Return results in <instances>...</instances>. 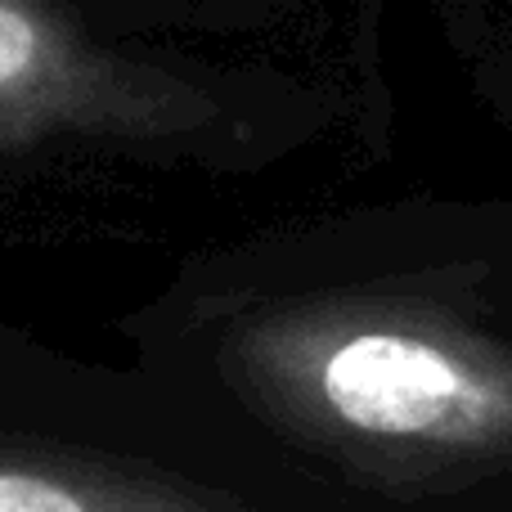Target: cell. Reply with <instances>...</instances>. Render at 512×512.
<instances>
[{
  "mask_svg": "<svg viewBox=\"0 0 512 512\" xmlns=\"http://www.w3.org/2000/svg\"><path fill=\"white\" fill-rule=\"evenodd\" d=\"M225 378L265 423L391 495L512 472V346L414 292H324L239 319Z\"/></svg>",
  "mask_w": 512,
  "mask_h": 512,
  "instance_id": "cell-1",
  "label": "cell"
},
{
  "mask_svg": "<svg viewBox=\"0 0 512 512\" xmlns=\"http://www.w3.org/2000/svg\"><path fill=\"white\" fill-rule=\"evenodd\" d=\"M0 512H243L225 495L99 454L0 436Z\"/></svg>",
  "mask_w": 512,
  "mask_h": 512,
  "instance_id": "cell-2",
  "label": "cell"
},
{
  "mask_svg": "<svg viewBox=\"0 0 512 512\" xmlns=\"http://www.w3.org/2000/svg\"><path fill=\"white\" fill-rule=\"evenodd\" d=\"M59 50L45 23L18 0H0V140L41 131L72 113L59 99Z\"/></svg>",
  "mask_w": 512,
  "mask_h": 512,
  "instance_id": "cell-3",
  "label": "cell"
}]
</instances>
